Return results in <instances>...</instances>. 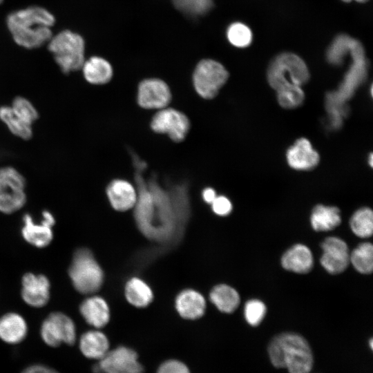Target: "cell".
I'll return each instance as SVG.
<instances>
[{"label":"cell","mask_w":373,"mask_h":373,"mask_svg":"<svg viewBox=\"0 0 373 373\" xmlns=\"http://www.w3.org/2000/svg\"><path fill=\"white\" fill-rule=\"evenodd\" d=\"M55 16L46 8L32 6L9 13L7 28L19 46L35 49L48 44L52 37Z\"/></svg>","instance_id":"obj_1"},{"label":"cell","mask_w":373,"mask_h":373,"mask_svg":"<svg viewBox=\"0 0 373 373\" xmlns=\"http://www.w3.org/2000/svg\"><path fill=\"white\" fill-rule=\"evenodd\" d=\"M268 352L274 366L285 367L289 373H309L313 365L307 341L296 333L286 332L275 336L268 346Z\"/></svg>","instance_id":"obj_2"},{"label":"cell","mask_w":373,"mask_h":373,"mask_svg":"<svg viewBox=\"0 0 373 373\" xmlns=\"http://www.w3.org/2000/svg\"><path fill=\"white\" fill-rule=\"evenodd\" d=\"M48 49L61 70L66 74L82 68L85 59L86 43L83 37L70 30L53 35Z\"/></svg>","instance_id":"obj_3"},{"label":"cell","mask_w":373,"mask_h":373,"mask_svg":"<svg viewBox=\"0 0 373 373\" xmlns=\"http://www.w3.org/2000/svg\"><path fill=\"white\" fill-rule=\"evenodd\" d=\"M68 276L73 287L79 293L86 295L97 292L104 282L102 267L86 248L75 251L68 268Z\"/></svg>","instance_id":"obj_4"},{"label":"cell","mask_w":373,"mask_h":373,"mask_svg":"<svg viewBox=\"0 0 373 373\" xmlns=\"http://www.w3.org/2000/svg\"><path fill=\"white\" fill-rule=\"evenodd\" d=\"M307 67L298 55L284 52L276 57L267 70V79L276 90L287 86H301L309 79Z\"/></svg>","instance_id":"obj_5"},{"label":"cell","mask_w":373,"mask_h":373,"mask_svg":"<svg viewBox=\"0 0 373 373\" xmlns=\"http://www.w3.org/2000/svg\"><path fill=\"white\" fill-rule=\"evenodd\" d=\"M229 77L228 71L218 61L210 59L200 61L193 73L194 88L202 97L213 98Z\"/></svg>","instance_id":"obj_6"},{"label":"cell","mask_w":373,"mask_h":373,"mask_svg":"<svg viewBox=\"0 0 373 373\" xmlns=\"http://www.w3.org/2000/svg\"><path fill=\"white\" fill-rule=\"evenodd\" d=\"M40 334L44 342L50 347H58L62 343L72 345L76 340V327L68 316L55 312L41 323Z\"/></svg>","instance_id":"obj_7"},{"label":"cell","mask_w":373,"mask_h":373,"mask_svg":"<svg viewBox=\"0 0 373 373\" xmlns=\"http://www.w3.org/2000/svg\"><path fill=\"white\" fill-rule=\"evenodd\" d=\"M151 126L155 132L167 134L173 141L181 142L185 138L190 124L184 113L166 107L153 116Z\"/></svg>","instance_id":"obj_8"},{"label":"cell","mask_w":373,"mask_h":373,"mask_svg":"<svg viewBox=\"0 0 373 373\" xmlns=\"http://www.w3.org/2000/svg\"><path fill=\"white\" fill-rule=\"evenodd\" d=\"M22 222L21 236L26 242L37 248H44L50 244L53 239L52 227L55 219L50 211L42 212V219L39 222H35L28 213L23 216Z\"/></svg>","instance_id":"obj_9"},{"label":"cell","mask_w":373,"mask_h":373,"mask_svg":"<svg viewBox=\"0 0 373 373\" xmlns=\"http://www.w3.org/2000/svg\"><path fill=\"white\" fill-rule=\"evenodd\" d=\"M102 373H142L144 368L138 361L137 353L121 346L108 351L97 363Z\"/></svg>","instance_id":"obj_10"},{"label":"cell","mask_w":373,"mask_h":373,"mask_svg":"<svg viewBox=\"0 0 373 373\" xmlns=\"http://www.w3.org/2000/svg\"><path fill=\"white\" fill-rule=\"evenodd\" d=\"M323 254L320 262L331 274H338L345 270L350 262V252L347 243L337 237H327L321 243Z\"/></svg>","instance_id":"obj_11"},{"label":"cell","mask_w":373,"mask_h":373,"mask_svg":"<svg viewBox=\"0 0 373 373\" xmlns=\"http://www.w3.org/2000/svg\"><path fill=\"white\" fill-rule=\"evenodd\" d=\"M171 99V95L168 85L160 79H146L139 84L137 102L144 108H164Z\"/></svg>","instance_id":"obj_12"},{"label":"cell","mask_w":373,"mask_h":373,"mask_svg":"<svg viewBox=\"0 0 373 373\" xmlns=\"http://www.w3.org/2000/svg\"><path fill=\"white\" fill-rule=\"evenodd\" d=\"M50 295V283L43 274L31 272L25 274L21 278V296L25 303L39 308L45 306Z\"/></svg>","instance_id":"obj_13"},{"label":"cell","mask_w":373,"mask_h":373,"mask_svg":"<svg viewBox=\"0 0 373 373\" xmlns=\"http://www.w3.org/2000/svg\"><path fill=\"white\" fill-rule=\"evenodd\" d=\"M106 195L112 207L119 211L133 208L137 200L136 189L124 180H113L106 188Z\"/></svg>","instance_id":"obj_14"},{"label":"cell","mask_w":373,"mask_h":373,"mask_svg":"<svg viewBox=\"0 0 373 373\" xmlns=\"http://www.w3.org/2000/svg\"><path fill=\"white\" fill-rule=\"evenodd\" d=\"M175 307L183 318L195 320L204 314L206 300L200 292L187 289L178 294L175 300Z\"/></svg>","instance_id":"obj_15"},{"label":"cell","mask_w":373,"mask_h":373,"mask_svg":"<svg viewBox=\"0 0 373 373\" xmlns=\"http://www.w3.org/2000/svg\"><path fill=\"white\" fill-rule=\"evenodd\" d=\"M79 312L85 321L95 328L106 326L110 320V309L106 301L100 296H90L79 306Z\"/></svg>","instance_id":"obj_16"},{"label":"cell","mask_w":373,"mask_h":373,"mask_svg":"<svg viewBox=\"0 0 373 373\" xmlns=\"http://www.w3.org/2000/svg\"><path fill=\"white\" fill-rule=\"evenodd\" d=\"M287 160L295 169L308 170L318 164L319 155L307 139L300 138L288 149Z\"/></svg>","instance_id":"obj_17"},{"label":"cell","mask_w":373,"mask_h":373,"mask_svg":"<svg viewBox=\"0 0 373 373\" xmlns=\"http://www.w3.org/2000/svg\"><path fill=\"white\" fill-rule=\"evenodd\" d=\"M281 265L288 271L306 274L313 267V255L306 245L296 244L284 253L281 258Z\"/></svg>","instance_id":"obj_18"},{"label":"cell","mask_w":373,"mask_h":373,"mask_svg":"<svg viewBox=\"0 0 373 373\" xmlns=\"http://www.w3.org/2000/svg\"><path fill=\"white\" fill-rule=\"evenodd\" d=\"M28 325L19 314L9 312L0 317V338L10 344L21 342L26 336Z\"/></svg>","instance_id":"obj_19"},{"label":"cell","mask_w":373,"mask_h":373,"mask_svg":"<svg viewBox=\"0 0 373 373\" xmlns=\"http://www.w3.org/2000/svg\"><path fill=\"white\" fill-rule=\"evenodd\" d=\"M81 69L85 79L95 85L108 83L113 75L109 61L99 56H93L85 60Z\"/></svg>","instance_id":"obj_20"},{"label":"cell","mask_w":373,"mask_h":373,"mask_svg":"<svg viewBox=\"0 0 373 373\" xmlns=\"http://www.w3.org/2000/svg\"><path fill=\"white\" fill-rule=\"evenodd\" d=\"M109 342L106 336L98 330L84 333L79 340L82 353L91 359H101L108 351Z\"/></svg>","instance_id":"obj_21"},{"label":"cell","mask_w":373,"mask_h":373,"mask_svg":"<svg viewBox=\"0 0 373 373\" xmlns=\"http://www.w3.org/2000/svg\"><path fill=\"white\" fill-rule=\"evenodd\" d=\"M310 222L316 231L334 229L341 222L340 210L336 207L318 204L312 210Z\"/></svg>","instance_id":"obj_22"},{"label":"cell","mask_w":373,"mask_h":373,"mask_svg":"<svg viewBox=\"0 0 373 373\" xmlns=\"http://www.w3.org/2000/svg\"><path fill=\"white\" fill-rule=\"evenodd\" d=\"M211 303L224 313L234 312L240 304V296L238 291L225 284L215 286L210 292Z\"/></svg>","instance_id":"obj_23"},{"label":"cell","mask_w":373,"mask_h":373,"mask_svg":"<svg viewBox=\"0 0 373 373\" xmlns=\"http://www.w3.org/2000/svg\"><path fill=\"white\" fill-rule=\"evenodd\" d=\"M127 301L136 307H145L153 300L151 287L142 279L133 277L128 280L124 289Z\"/></svg>","instance_id":"obj_24"},{"label":"cell","mask_w":373,"mask_h":373,"mask_svg":"<svg viewBox=\"0 0 373 373\" xmlns=\"http://www.w3.org/2000/svg\"><path fill=\"white\" fill-rule=\"evenodd\" d=\"M0 119L15 135L23 140H29L32 137L31 125L17 115L11 107L8 106L0 107Z\"/></svg>","instance_id":"obj_25"},{"label":"cell","mask_w":373,"mask_h":373,"mask_svg":"<svg viewBox=\"0 0 373 373\" xmlns=\"http://www.w3.org/2000/svg\"><path fill=\"white\" fill-rule=\"evenodd\" d=\"M24 190H17L0 184V212L12 213L21 209L26 204Z\"/></svg>","instance_id":"obj_26"},{"label":"cell","mask_w":373,"mask_h":373,"mask_svg":"<svg viewBox=\"0 0 373 373\" xmlns=\"http://www.w3.org/2000/svg\"><path fill=\"white\" fill-rule=\"evenodd\" d=\"M350 262L356 271L368 274L373 269V246L370 242L359 244L350 254Z\"/></svg>","instance_id":"obj_27"},{"label":"cell","mask_w":373,"mask_h":373,"mask_svg":"<svg viewBox=\"0 0 373 373\" xmlns=\"http://www.w3.org/2000/svg\"><path fill=\"white\" fill-rule=\"evenodd\" d=\"M353 233L360 238H369L373 232V213L367 207H363L354 212L350 220Z\"/></svg>","instance_id":"obj_28"},{"label":"cell","mask_w":373,"mask_h":373,"mask_svg":"<svg viewBox=\"0 0 373 373\" xmlns=\"http://www.w3.org/2000/svg\"><path fill=\"white\" fill-rule=\"evenodd\" d=\"M352 39L347 35H339L335 37L327 51L328 61L336 65L341 64L345 55L350 52Z\"/></svg>","instance_id":"obj_29"},{"label":"cell","mask_w":373,"mask_h":373,"mask_svg":"<svg viewBox=\"0 0 373 373\" xmlns=\"http://www.w3.org/2000/svg\"><path fill=\"white\" fill-rule=\"evenodd\" d=\"M227 37L231 44L238 48L249 46L252 40L251 30L244 23H231L227 30Z\"/></svg>","instance_id":"obj_30"},{"label":"cell","mask_w":373,"mask_h":373,"mask_svg":"<svg viewBox=\"0 0 373 373\" xmlns=\"http://www.w3.org/2000/svg\"><path fill=\"white\" fill-rule=\"evenodd\" d=\"M304 97V93L300 86H287L277 90L278 103L286 108L298 106L303 103Z\"/></svg>","instance_id":"obj_31"},{"label":"cell","mask_w":373,"mask_h":373,"mask_svg":"<svg viewBox=\"0 0 373 373\" xmlns=\"http://www.w3.org/2000/svg\"><path fill=\"white\" fill-rule=\"evenodd\" d=\"M11 108L17 115L30 125L39 117L35 107L25 97L19 96L15 97Z\"/></svg>","instance_id":"obj_32"},{"label":"cell","mask_w":373,"mask_h":373,"mask_svg":"<svg viewBox=\"0 0 373 373\" xmlns=\"http://www.w3.org/2000/svg\"><path fill=\"white\" fill-rule=\"evenodd\" d=\"M266 306L258 299L248 300L244 308V315L247 322L251 326L258 325L266 314Z\"/></svg>","instance_id":"obj_33"},{"label":"cell","mask_w":373,"mask_h":373,"mask_svg":"<svg viewBox=\"0 0 373 373\" xmlns=\"http://www.w3.org/2000/svg\"><path fill=\"white\" fill-rule=\"evenodd\" d=\"M0 184L17 190H24L26 180L13 167L3 166L0 168Z\"/></svg>","instance_id":"obj_34"},{"label":"cell","mask_w":373,"mask_h":373,"mask_svg":"<svg viewBox=\"0 0 373 373\" xmlns=\"http://www.w3.org/2000/svg\"><path fill=\"white\" fill-rule=\"evenodd\" d=\"M211 204L213 211L220 216L229 215L232 210L230 200L223 195L216 196Z\"/></svg>","instance_id":"obj_35"},{"label":"cell","mask_w":373,"mask_h":373,"mask_svg":"<svg viewBox=\"0 0 373 373\" xmlns=\"http://www.w3.org/2000/svg\"><path fill=\"white\" fill-rule=\"evenodd\" d=\"M157 373H190L183 363L177 360H170L163 363Z\"/></svg>","instance_id":"obj_36"},{"label":"cell","mask_w":373,"mask_h":373,"mask_svg":"<svg viewBox=\"0 0 373 373\" xmlns=\"http://www.w3.org/2000/svg\"><path fill=\"white\" fill-rule=\"evenodd\" d=\"M21 373H59L57 370L44 365H32L26 367Z\"/></svg>","instance_id":"obj_37"},{"label":"cell","mask_w":373,"mask_h":373,"mask_svg":"<svg viewBox=\"0 0 373 373\" xmlns=\"http://www.w3.org/2000/svg\"><path fill=\"white\" fill-rule=\"evenodd\" d=\"M216 196V191L212 188H206L202 191V198L208 204H211Z\"/></svg>","instance_id":"obj_38"},{"label":"cell","mask_w":373,"mask_h":373,"mask_svg":"<svg viewBox=\"0 0 373 373\" xmlns=\"http://www.w3.org/2000/svg\"><path fill=\"white\" fill-rule=\"evenodd\" d=\"M370 166H372V154H370Z\"/></svg>","instance_id":"obj_39"},{"label":"cell","mask_w":373,"mask_h":373,"mask_svg":"<svg viewBox=\"0 0 373 373\" xmlns=\"http://www.w3.org/2000/svg\"><path fill=\"white\" fill-rule=\"evenodd\" d=\"M355 1H356L358 2L363 3V2H365V1H367L368 0H355Z\"/></svg>","instance_id":"obj_40"},{"label":"cell","mask_w":373,"mask_h":373,"mask_svg":"<svg viewBox=\"0 0 373 373\" xmlns=\"http://www.w3.org/2000/svg\"><path fill=\"white\" fill-rule=\"evenodd\" d=\"M370 347L372 348V339L370 340Z\"/></svg>","instance_id":"obj_41"},{"label":"cell","mask_w":373,"mask_h":373,"mask_svg":"<svg viewBox=\"0 0 373 373\" xmlns=\"http://www.w3.org/2000/svg\"><path fill=\"white\" fill-rule=\"evenodd\" d=\"M343 1H345V2H350L352 0H342Z\"/></svg>","instance_id":"obj_42"},{"label":"cell","mask_w":373,"mask_h":373,"mask_svg":"<svg viewBox=\"0 0 373 373\" xmlns=\"http://www.w3.org/2000/svg\"><path fill=\"white\" fill-rule=\"evenodd\" d=\"M3 0H0V4L3 2Z\"/></svg>","instance_id":"obj_43"}]
</instances>
